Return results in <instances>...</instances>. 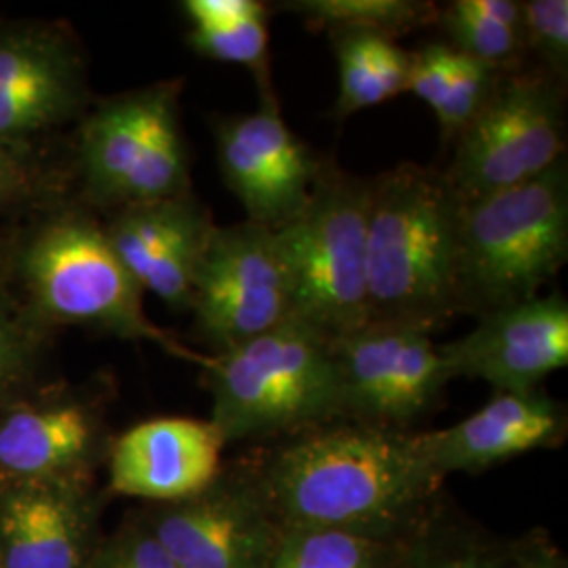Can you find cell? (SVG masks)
<instances>
[{"instance_id":"cell-16","label":"cell","mask_w":568,"mask_h":568,"mask_svg":"<svg viewBox=\"0 0 568 568\" xmlns=\"http://www.w3.org/2000/svg\"><path fill=\"white\" fill-rule=\"evenodd\" d=\"M227 443L211 419L161 417L126 429L110 448V488L175 504L209 487L224 469Z\"/></svg>"},{"instance_id":"cell-11","label":"cell","mask_w":568,"mask_h":568,"mask_svg":"<svg viewBox=\"0 0 568 568\" xmlns=\"http://www.w3.org/2000/svg\"><path fill=\"white\" fill-rule=\"evenodd\" d=\"M331 354L349 422L408 432L450 382L440 345L410 326L371 323L331 342Z\"/></svg>"},{"instance_id":"cell-22","label":"cell","mask_w":568,"mask_h":568,"mask_svg":"<svg viewBox=\"0 0 568 568\" xmlns=\"http://www.w3.org/2000/svg\"><path fill=\"white\" fill-rule=\"evenodd\" d=\"M438 23L448 44L471 60L497 70L525 65L520 2L516 0H455L440 9Z\"/></svg>"},{"instance_id":"cell-15","label":"cell","mask_w":568,"mask_h":568,"mask_svg":"<svg viewBox=\"0 0 568 568\" xmlns=\"http://www.w3.org/2000/svg\"><path fill=\"white\" fill-rule=\"evenodd\" d=\"M215 222L194 194L126 206L108 215L105 236L143 293L183 314Z\"/></svg>"},{"instance_id":"cell-17","label":"cell","mask_w":568,"mask_h":568,"mask_svg":"<svg viewBox=\"0 0 568 568\" xmlns=\"http://www.w3.org/2000/svg\"><path fill=\"white\" fill-rule=\"evenodd\" d=\"M567 432L565 406L541 389L495 392L487 405L455 426L417 432L427 467L443 483L450 474H476L530 450L556 447Z\"/></svg>"},{"instance_id":"cell-12","label":"cell","mask_w":568,"mask_h":568,"mask_svg":"<svg viewBox=\"0 0 568 568\" xmlns=\"http://www.w3.org/2000/svg\"><path fill=\"white\" fill-rule=\"evenodd\" d=\"M89 110L81 44L51 21H0V138H39Z\"/></svg>"},{"instance_id":"cell-25","label":"cell","mask_w":568,"mask_h":568,"mask_svg":"<svg viewBox=\"0 0 568 568\" xmlns=\"http://www.w3.org/2000/svg\"><path fill=\"white\" fill-rule=\"evenodd\" d=\"M284 9L300 16L310 28L326 32H373L387 39L405 37L438 23L440 7L422 0H293Z\"/></svg>"},{"instance_id":"cell-31","label":"cell","mask_w":568,"mask_h":568,"mask_svg":"<svg viewBox=\"0 0 568 568\" xmlns=\"http://www.w3.org/2000/svg\"><path fill=\"white\" fill-rule=\"evenodd\" d=\"M504 568H568L558 549L548 548L544 541L523 544L511 554H504Z\"/></svg>"},{"instance_id":"cell-8","label":"cell","mask_w":568,"mask_h":568,"mask_svg":"<svg viewBox=\"0 0 568 568\" xmlns=\"http://www.w3.org/2000/svg\"><path fill=\"white\" fill-rule=\"evenodd\" d=\"M453 145L443 173L464 203L544 175L567 159L565 82L539 68L504 72Z\"/></svg>"},{"instance_id":"cell-6","label":"cell","mask_w":568,"mask_h":568,"mask_svg":"<svg viewBox=\"0 0 568 568\" xmlns=\"http://www.w3.org/2000/svg\"><path fill=\"white\" fill-rule=\"evenodd\" d=\"M180 95L182 81L154 82L84 112L74 148L79 203L110 215L192 194Z\"/></svg>"},{"instance_id":"cell-1","label":"cell","mask_w":568,"mask_h":568,"mask_svg":"<svg viewBox=\"0 0 568 568\" xmlns=\"http://www.w3.org/2000/svg\"><path fill=\"white\" fill-rule=\"evenodd\" d=\"M255 467L286 530L408 535L443 485L415 432L349 419L286 436Z\"/></svg>"},{"instance_id":"cell-2","label":"cell","mask_w":568,"mask_h":568,"mask_svg":"<svg viewBox=\"0 0 568 568\" xmlns=\"http://www.w3.org/2000/svg\"><path fill=\"white\" fill-rule=\"evenodd\" d=\"M462 199L445 173L403 163L368 180V325L427 335L457 316L455 244Z\"/></svg>"},{"instance_id":"cell-28","label":"cell","mask_w":568,"mask_h":568,"mask_svg":"<svg viewBox=\"0 0 568 568\" xmlns=\"http://www.w3.org/2000/svg\"><path fill=\"white\" fill-rule=\"evenodd\" d=\"M400 568H504V554L459 532L417 528Z\"/></svg>"},{"instance_id":"cell-23","label":"cell","mask_w":568,"mask_h":568,"mask_svg":"<svg viewBox=\"0 0 568 568\" xmlns=\"http://www.w3.org/2000/svg\"><path fill=\"white\" fill-rule=\"evenodd\" d=\"M413 532L286 530L270 568H400Z\"/></svg>"},{"instance_id":"cell-14","label":"cell","mask_w":568,"mask_h":568,"mask_svg":"<svg viewBox=\"0 0 568 568\" xmlns=\"http://www.w3.org/2000/svg\"><path fill=\"white\" fill-rule=\"evenodd\" d=\"M464 337L440 345L448 377L485 382L495 392H535L568 365V302L539 295L476 318Z\"/></svg>"},{"instance_id":"cell-21","label":"cell","mask_w":568,"mask_h":568,"mask_svg":"<svg viewBox=\"0 0 568 568\" xmlns=\"http://www.w3.org/2000/svg\"><path fill=\"white\" fill-rule=\"evenodd\" d=\"M328 37L339 70L333 108L339 121L406 93L410 51L394 39L356 30L328 32Z\"/></svg>"},{"instance_id":"cell-30","label":"cell","mask_w":568,"mask_h":568,"mask_svg":"<svg viewBox=\"0 0 568 568\" xmlns=\"http://www.w3.org/2000/svg\"><path fill=\"white\" fill-rule=\"evenodd\" d=\"M63 178L58 169L44 163L20 173L0 175V215L16 211H39L61 201Z\"/></svg>"},{"instance_id":"cell-26","label":"cell","mask_w":568,"mask_h":568,"mask_svg":"<svg viewBox=\"0 0 568 568\" xmlns=\"http://www.w3.org/2000/svg\"><path fill=\"white\" fill-rule=\"evenodd\" d=\"M523 41L528 55L537 58V68L551 79L568 77L567 0H525L520 2Z\"/></svg>"},{"instance_id":"cell-9","label":"cell","mask_w":568,"mask_h":568,"mask_svg":"<svg viewBox=\"0 0 568 568\" xmlns=\"http://www.w3.org/2000/svg\"><path fill=\"white\" fill-rule=\"evenodd\" d=\"M194 333L213 354L291 321L276 230L244 220L215 225L194 281Z\"/></svg>"},{"instance_id":"cell-4","label":"cell","mask_w":568,"mask_h":568,"mask_svg":"<svg viewBox=\"0 0 568 568\" xmlns=\"http://www.w3.org/2000/svg\"><path fill=\"white\" fill-rule=\"evenodd\" d=\"M568 262V163L462 201L455 244L457 316H485L539 297Z\"/></svg>"},{"instance_id":"cell-29","label":"cell","mask_w":568,"mask_h":568,"mask_svg":"<svg viewBox=\"0 0 568 568\" xmlns=\"http://www.w3.org/2000/svg\"><path fill=\"white\" fill-rule=\"evenodd\" d=\"M81 568H180L145 527L124 528L95 549Z\"/></svg>"},{"instance_id":"cell-24","label":"cell","mask_w":568,"mask_h":568,"mask_svg":"<svg viewBox=\"0 0 568 568\" xmlns=\"http://www.w3.org/2000/svg\"><path fill=\"white\" fill-rule=\"evenodd\" d=\"M55 326L21 297L0 262V410L26 396L53 342Z\"/></svg>"},{"instance_id":"cell-3","label":"cell","mask_w":568,"mask_h":568,"mask_svg":"<svg viewBox=\"0 0 568 568\" xmlns=\"http://www.w3.org/2000/svg\"><path fill=\"white\" fill-rule=\"evenodd\" d=\"M21 297L51 326L79 325L152 342L194 358L143 310V291L121 264L103 224L81 203L55 201L0 251Z\"/></svg>"},{"instance_id":"cell-27","label":"cell","mask_w":568,"mask_h":568,"mask_svg":"<svg viewBox=\"0 0 568 568\" xmlns=\"http://www.w3.org/2000/svg\"><path fill=\"white\" fill-rule=\"evenodd\" d=\"M501 77L504 70H497L483 61L471 60L453 49L447 103L440 116L436 119L445 142H455V138L487 103Z\"/></svg>"},{"instance_id":"cell-13","label":"cell","mask_w":568,"mask_h":568,"mask_svg":"<svg viewBox=\"0 0 568 568\" xmlns=\"http://www.w3.org/2000/svg\"><path fill=\"white\" fill-rule=\"evenodd\" d=\"M217 164L248 222L278 230L300 215L325 159L286 124L274 93L248 114L215 122Z\"/></svg>"},{"instance_id":"cell-20","label":"cell","mask_w":568,"mask_h":568,"mask_svg":"<svg viewBox=\"0 0 568 568\" xmlns=\"http://www.w3.org/2000/svg\"><path fill=\"white\" fill-rule=\"evenodd\" d=\"M187 44L206 60L243 65L255 74L262 95L274 93L270 82L267 9L257 0H185Z\"/></svg>"},{"instance_id":"cell-5","label":"cell","mask_w":568,"mask_h":568,"mask_svg":"<svg viewBox=\"0 0 568 568\" xmlns=\"http://www.w3.org/2000/svg\"><path fill=\"white\" fill-rule=\"evenodd\" d=\"M225 443L293 436L345 419L331 342L295 321L203 361Z\"/></svg>"},{"instance_id":"cell-19","label":"cell","mask_w":568,"mask_h":568,"mask_svg":"<svg viewBox=\"0 0 568 568\" xmlns=\"http://www.w3.org/2000/svg\"><path fill=\"white\" fill-rule=\"evenodd\" d=\"M79 480L21 483L2 501V546L7 568H81L82 523Z\"/></svg>"},{"instance_id":"cell-18","label":"cell","mask_w":568,"mask_h":568,"mask_svg":"<svg viewBox=\"0 0 568 568\" xmlns=\"http://www.w3.org/2000/svg\"><path fill=\"white\" fill-rule=\"evenodd\" d=\"M100 440V417L82 398H20L0 410V478L13 485L77 480Z\"/></svg>"},{"instance_id":"cell-10","label":"cell","mask_w":568,"mask_h":568,"mask_svg":"<svg viewBox=\"0 0 568 568\" xmlns=\"http://www.w3.org/2000/svg\"><path fill=\"white\" fill-rule=\"evenodd\" d=\"M145 527L180 568H270L286 532L255 464L222 469L201 493L154 509Z\"/></svg>"},{"instance_id":"cell-32","label":"cell","mask_w":568,"mask_h":568,"mask_svg":"<svg viewBox=\"0 0 568 568\" xmlns=\"http://www.w3.org/2000/svg\"><path fill=\"white\" fill-rule=\"evenodd\" d=\"M47 163L37 143L11 142L0 138V175L20 173Z\"/></svg>"},{"instance_id":"cell-7","label":"cell","mask_w":568,"mask_h":568,"mask_svg":"<svg viewBox=\"0 0 568 568\" xmlns=\"http://www.w3.org/2000/svg\"><path fill=\"white\" fill-rule=\"evenodd\" d=\"M368 180L325 161L310 201L276 230L291 321L335 342L368 325Z\"/></svg>"}]
</instances>
